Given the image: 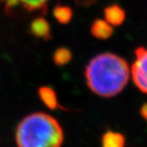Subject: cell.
Returning <instances> with one entry per match:
<instances>
[{
  "label": "cell",
  "instance_id": "6da1fadb",
  "mask_svg": "<svg viewBox=\"0 0 147 147\" xmlns=\"http://www.w3.org/2000/svg\"><path fill=\"white\" fill-rule=\"evenodd\" d=\"M85 82L91 92L104 98L118 96L130 80V65L113 52L93 57L84 71Z\"/></svg>",
  "mask_w": 147,
  "mask_h": 147
},
{
  "label": "cell",
  "instance_id": "7a4b0ae2",
  "mask_svg": "<svg viewBox=\"0 0 147 147\" xmlns=\"http://www.w3.org/2000/svg\"><path fill=\"white\" fill-rule=\"evenodd\" d=\"M15 141L18 147H62L64 130L52 115L36 112L19 122Z\"/></svg>",
  "mask_w": 147,
  "mask_h": 147
},
{
  "label": "cell",
  "instance_id": "3957f363",
  "mask_svg": "<svg viewBox=\"0 0 147 147\" xmlns=\"http://www.w3.org/2000/svg\"><path fill=\"white\" fill-rule=\"evenodd\" d=\"M130 80L139 91L147 94V48L136 50L135 59L130 65Z\"/></svg>",
  "mask_w": 147,
  "mask_h": 147
},
{
  "label": "cell",
  "instance_id": "277c9868",
  "mask_svg": "<svg viewBox=\"0 0 147 147\" xmlns=\"http://www.w3.org/2000/svg\"><path fill=\"white\" fill-rule=\"evenodd\" d=\"M47 2L48 0H0L6 14H13L20 9L27 12L44 10Z\"/></svg>",
  "mask_w": 147,
  "mask_h": 147
},
{
  "label": "cell",
  "instance_id": "5b68a950",
  "mask_svg": "<svg viewBox=\"0 0 147 147\" xmlns=\"http://www.w3.org/2000/svg\"><path fill=\"white\" fill-rule=\"evenodd\" d=\"M38 96L45 106L50 110H56L59 107L57 92L50 86H41L38 89Z\"/></svg>",
  "mask_w": 147,
  "mask_h": 147
},
{
  "label": "cell",
  "instance_id": "8992f818",
  "mask_svg": "<svg viewBox=\"0 0 147 147\" xmlns=\"http://www.w3.org/2000/svg\"><path fill=\"white\" fill-rule=\"evenodd\" d=\"M126 138L121 132L114 130L106 131L101 138L102 147H125Z\"/></svg>",
  "mask_w": 147,
  "mask_h": 147
},
{
  "label": "cell",
  "instance_id": "52a82bcc",
  "mask_svg": "<svg viewBox=\"0 0 147 147\" xmlns=\"http://www.w3.org/2000/svg\"><path fill=\"white\" fill-rule=\"evenodd\" d=\"M113 32V26L106 20H97L91 26V34L98 39H107Z\"/></svg>",
  "mask_w": 147,
  "mask_h": 147
},
{
  "label": "cell",
  "instance_id": "ba28073f",
  "mask_svg": "<svg viewBox=\"0 0 147 147\" xmlns=\"http://www.w3.org/2000/svg\"><path fill=\"white\" fill-rule=\"evenodd\" d=\"M30 32L38 38L47 40L51 36L49 23L44 18H36L30 24Z\"/></svg>",
  "mask_w": 147,
  "mask_h": 147
},
{
  "label": "cell",
  "instance_id": "9c48e42d",
  "mask_svg": "<svg viewBox=\"0 0 147 147\" xmlns=\"http://www.w3.org/2000/svg\"><path fill=\"white\" fill-rule=\"evenodd\" d=\"M124 19L125 13L120 6L112 5L107 7L105 11V20L113 27L121 25Z\"/></svg>",
  "mask_w": 147,
  "mask_h": 147
},
{
  "label": "cell",
  "instance_id": "30bf717a",
  "mask_svg": "<svg viewBox=\"0 0 147 147\" xmlns=\"http://www.w3.org/2000/svg\"><path fill=\"white\" fill-rule=\"evenodd\" d=\"M53 61L55 65L62 67L69 64L72 60V52L70 50L65 47H61L57 49L53 53Z\"/></svg>",
  "mask_w": 147,
  "mask_h": 147
},
{
  "label": "cell",
  "instance_id": "8fae6325",
  "mask_svg": "<svg viewBox=\"0 0 147 147\" xmlns=\"http://www.w3.org/2000/svg\"><path fill=\"white\" fill-rule=\"evenodd\" d=\"M55 19L60 23H67L71 20L72 12L68 7L66 6H58L54 9L53 12Z\"/></svg>",
  "mask_w": 147,
  "mask_h": 147
},
{
  "label": "cell",
  "instance_id": "7c38bea8",
  "mask_svg": "<svg viewBox=\"0 0 147 147\" xmlns=\"http://www.w3.org/2000/svg\"><path fill=\"white\" fill-rule=\"evenodd\" d=\"M140 115L144 120L147 121V102L143 104L140 107Z\"/></svg>",
  "mask_w": 147,
  "mask_h": 147
}]
</instances>
